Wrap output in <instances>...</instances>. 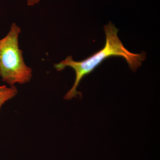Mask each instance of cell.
<instances>
[{
    "mask_svg": "<svg viewBox=\"0 0 160 160\" xmlns=\"http://www.w3.org/2000/svg\"><path fill=\"white\" fill-rule=\"evenodd\" d=\"M106 41L102 49L81 61H75L72 57L68 56L66 59L54 65L58 71H61L67 67L74 69L76 73L75 80L72 88L66 95L64 99L71 100L78 95L82 96L81 92L77 89L80 82L84 77L91 73L96 68L108 58L116 57L123 58L126 60L129 67L135 72L142 65L146 58L145 52L134 53L130 52L125 48L118 36V29L109 22L104 26Z\"/></svg>",
    "mask_w": 160,
    "mask_h": 160,
    "instance_id": "obj_1",
    "label": "cell"
},
{
    "mask_svg": "<svg viewBox=\"0 0 160 160\" xmlns=\"http://www.w3.org/2000/svg\"><path fill=\"white\" fill-rule=\"evenodd\" d=\"M21 31L13 23L7 35L0 40V77L10 86L28 82L32 77V69L25 64L22 51L19 47Z\"/></svg>",
    "mask_w": 160,
    "mask_h": 160,
    "instance_id": "obj_2",
    "label": "cell"
},
{
    "mask_svg": "<svg viewBox=\"0 0 160 160\" xmlns=\"http://www.w3.org/2000/svg\"><path fill=\"white\" fill-rule=\"evenodd\" d=\"M17 93V89L14 86L10 87L5 85L0 86V110L4 103L14 97Z\"/></svg>",
    "mask_w": 160,
    "mask_h": 160,
    "instance_id": "obj_3",
    "label": "cell"
},
{
    "mask_svg": "<svg viewBox=\"0 0 160 160\" xmlns=\"http://www.w3.org/2000/svg\"><path fill=\"white\" fill-rule=\"evenodd\" d=\"M40 0H28L27 5L29 6H33L34 4L38 2Z\"/></svg>",
    "mask_w": 160,
    "mask_h": 160,
    "instance_id": "obj_4",
    "label": "cell"
}]
</instances>
